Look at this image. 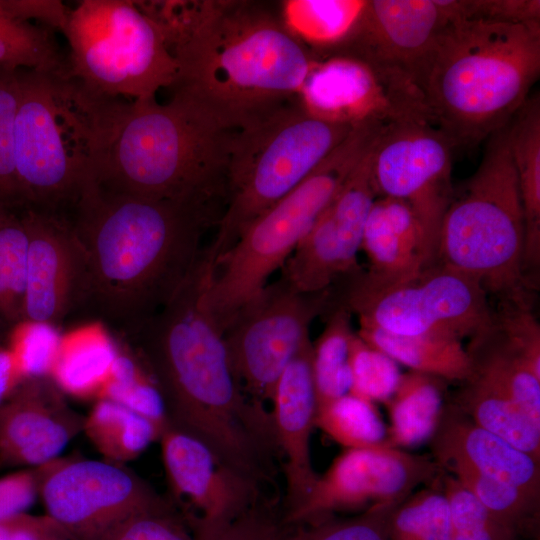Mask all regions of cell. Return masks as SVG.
<instances>
[{
    "label": "cell",
    "instance_id": "cell-1",
    "mask_svg": "<svg viewBox=\"0 0 540 540\" xmlns=\"http://www.w3.org/2000/svg\"><path fill=\"white\" fill-rule=\"evenodd\" d=\"M210 268L206 251L171 300L132 334L168 423L201 440L236 473L274 491L282 460L271 414L248 398L235 375L223 330L205 303Z\"/></svg>",
    "mask_w": 540,
    "mask_h": 540
},
{
    "label": "cell",
    "instance_id": "cell-2",
    "mask_svg": "<svg viewBox=\"0 0 540 540\" xmlns=\"http://www.w3.org/2000/svg\"><path fill=\"white\" fill-rule=\"evenodd\" d=\"M223 211L90 183L66 213L84 258L80 304L132 334L199 264Z\"/></svg>",
    "mask_w": 540,
    "mask_h": 540
},
{
    "label": "cell",
    "instance_id": "cell-3",
    "mask_svg": "<svg viewBox=\"0 0 540 540\" xmlns=\"http://www.w3.org/2000/svg\"><path fill=\"white\" fill-rule=\"evenodd\" d=\"M172 96L230 130L297 99L315 60L310 48L264 2L201 0L196 22L173 52Z\"/></svg>",
    "mask_w": 540,
    "mask_h": 540
},
{
    "label": "cell",
    "instance_id": "cell-4",
    "mask_svg": "<svg viewBox=\"0 0 540 540\" xmlns=\"http://www.w3.org/2000/svg\"><path fill=\"white\" fill-rule=\"evenodd\" d=\"M540 75V20L457 19L440 33L421 91L430 122L456 146L505 127Z\"/></svg>",
    "mask_w": 540,
    "mask_h": 540
},
{
    "label": "cell",
    "instance_id": "cell-5",
    "mask_svg": "<svg viewBox=\"0 0 540 540\" xmlns=\"http://www.w3.org/2000/svg\"><path fill=\"white\" fill-rule=\"evenodd\" d=\"M233 133L176 96L166 104L124 100L94 182L119 193L226 207Z\"/></svg>",
    "mask_w": 540,
    "mask_h": 540
},
{
    "label": "cell",
    "instance_id": "cell-6",
    "mask_svg": "<svg viewBox=\"0 0 540 540\" xmlns=\"http://www.w3.org/2000/svg\"><path fill=\"white\" fill-rule=\"evenodd\" d=\"M15 163L23 208L66 213L95 181L123 102L67 70H19ZM22 208V209H23Z\"/></svg>",
    "mask_w": 540,
    "mask_h": 540
},
{
    "label": "cell",
    "instance_id": "cell-7",
    "mask_svg": "<svg viewBox=\"0 0 540 540\" xmlns=\"http://www.w3.org/2000/svg\"><path fill=\"white\" fill-rule=\"evenodd\" d=\"M525 219L509 148V123L492 134L475 172L443 216L437 263L478 279L500 302L529 303Z\"/></svg>",
    "mask_w": 540,
    "mask_h": 540
},
{
    "label": "cell",
    "instance_id": "cell-8",
    "mask_svg": "<svg viewBox=\"0 0 540 540\" xmlns=\"http://www.w3.org/2000/svg\"><path fill=\"white\" fill-rule=\"evenodd\" d=\"M381 124H356L348 136L291 192L257 216L211 263L205 303L224 331L292 255L347 177L376 142Z\"/></svg>",
    "mask_w": 540,
    "mask_h": 540
},
{
    "label": "cell",
    "instance_id": "cell-9",
    "mask_svg": "<svg viewBox=\"0 0 540 540\" xmlns=\"http://www.w3.org/2000/svg\"><path fill=\"white\" fill-rule=\"evenodd\" d=\"M355 125L328 122L294 100L235 130L224 212L208 247L213 263L260 214L297 187Z\"/></svg>",
    "mask_w": 540,
    "mask_h": 540
},
{
    "label": "cell",
    "instance_id": "cell-10",
    "mask_svg": "<svg viewBox=\"0 0 540 540\" xmlns=\"http://www.w3.org/2000/svg\"><path fill=\"white\" fill-rule=\"evenodd\" d=\"M62 33L69 45V73L103 95L155 98L176 79L174 56L134 1H80L70 9Z\"/></svg>",
    "mask_w": 540,
    "mask_h": 540
},
{
    "label": "cell",
    "instance_id": "cell-11",
    "mask_svg": "<svg viewBox=\"0 0 540 540\" xmlns=\"http://www.w3.org/2000/svg\"><path fill=\"white\" fill-rule=\"evenodd\" d=\"M342 280L335 300L358 318L360 327L462 340L492 322L494 310L481 282L440 263L391 283L375 282L361 269Z\"/></svg>",
    "mask_w": 540,
    "mask_h": 540
},
{
    "label": "cell",
    "instance_id": "cell-12",
    "mask_svg": "<svg viewBox=\"0 0 540 540\" xmlns=\"http://www.w3.org/2000/svg\"><path fill=\"white\" fill-rule=\"evenodd\" d=\"M455 19L450 0H369L341 41L311 52L362 62L401 100L426 111L425 71L440 33Z\"/></svg>",
    "mask_w": 540,
    "mask_h": 540
},
{
    "label": "cell",
    "instance_id": "cell-13",
    "mask_svg": "<svg viewBox=\"0 0 540 540\" xmlns=\"http://www.w3.org/2000/svg\"><path fill=\"white\" fill-rule=\"evenodd\" d=\"M331 299V288L306 293L280 276L232 317L224 340L235 375L253 403L265 407L271 401L279 377Z\"/></svg>",
    "mask_w": 540,
    "mask_h": 540
},
{
    "label": "cell",
    "instance_id": "cell-14",
    "mask_svg": "<svg viewBox=\"0 0 540 540\" xmlns=\"http://www.w3.org/2000/svg\"><path fill=\"white\" fill-rule=\"evenodd\" d=\"M46 516L79 540H104L130 517L170 503L123 464L54 459L36 467Z\"/></svg>",
    "mask_w": 540,
    "mask_h": 540
},
{
    "label": "cell",
    "instance_id": "cell-15",
    "mask_svg": "<svg viewBox=\"0 0 540 540\" xmlns=\"http://www.w3.org/2000/svg\"><path fill=\"white\" fill-rule=\"evenodd\" d=\"M452 139L424 118L404 117L383 127L372 149V177L378 197L406 201L436 250L451 201Z\"/></svg>",
    "mask_w": 540,
    "mask_h": 540
},
{
    "label": "cell",
    "instance_id": "cell-16",
    "mask_svg": "<svg viewBox=\"0 0 540 540\" xmlns=\"http://www.w3.org/2000/svg\"><path fill=\"white\" fill-rule=\"evenodd\" d=\"M441 473L435 460L392 446L348 448L318 476L302 503L282 515V520L300 524L341 510L401 502L419 485L433 483Z\"/></svg>",
    "mask_w": 540,
    "mask_h": 540
},
{
    "label": "cell",
    "instance_id": "cell-17",
    "mask_svg": "<svg viewBox=\"0 0 540 540\" xmlns=\"http://www.w3.org/2000/svg\"><path fill=\"white\" fill-rule=\"evenodd\" d=\"M373 146L282 267L280 276L296 289L306 293L325 291L361 269L357 254L366 220L378 197L372 177Z\"/></svg>",
    "mask_w": 540,
    "mask_h": 540
},
{
    "label": "cell",
    "instance_id": "cell-18",
    "mask_svg": "<svg viewBox=\"0 0 540 540\" xmlns=\"http://www.w3.org/2000/svg\"><path fill=\"white\" fill-rule=\"evenodd\" d=\"M173 497L192 531L224 524L266 496H276L236 473L201 440L169 423L159 437ZM279 497V496H276Z\"/></svg>",
    "mask_w": 540,
    "mask_h": 540
},
{
    "label": "cell",
    "instance_id": "cell-19",
    "mask_svg": "<svg viewBox=\"0 0 540 540\" xmlns=\"http://www.w3.org/2000/svg\"><path fill=\"white\" fill-rule=\"evenodd\" d=\"M21 215L28 232L22 320L55 325L80 304L83 253L66 214L23 208Z\"/></svg>",
    "mask_w": 540,
    "mask_h": 540
},
{
    "label": "cell",
    "instance_id": "cell-20",
    "mask_svg": "<svg viewBox=\"0 0 540 540\" xmlns=\"http://www.w3.org/2000/svg\"><path fill=\"white\" fill-rule=\"evenodd\" d=\"M50 378L24 380L0 405V466L39 467L83 429Z\"/></svg>",
    "mask_w": 540,
    "mask_h": 540
},
{
    "label": "cell",
    "instance_id": "cell-21",
    "mask_svg": "<svg viewBox=\"0 0 540 540\" xmlns=\"http://www.w3.org/2000/svg\"><path fill=\"white\" fill-rule=\"evenodd\" d=\"M297 100L307 113L328 122L420 118L372 69L343 56L315 57Z\"/></svg>",
    "mask_w": 540,
    "mask_h": 540
},
{
    "label": "cell",
    "instance_id": "cell-22",
    "mask_svg": "<svg viewBox=\"0 0 540 540\" xmlns=\"http://www.w3.org/2000/svg\"><path fill=\"white\" fill-rule=\"evenodd\" d=\"M270 402L285 477V494L281 504L282 515H285L302 503L318 478L310 454L316 412L310 338L304 341L282 372Z\"/></svg>",
    "mask_w": 540,
    "mask_h": 540
},
{
    "label": "cell",
    "instance_id": "cell-23",
    "mask_svg": "<svg viewBox=\"0 0 540 540\" xmlns=\"http://www.w3.org/2000/svg\"><path fill=\"white\" fill-rule=\"evenodd\" d=\"M431 446L439 467L459 462L540 498V462L477 425L453 403L444 406Z\"/></svg>",
    "mask_w": 540,
    "mask_h": 540
},
{
    "label": "cell",
    "instance_id": "cell-24",
    "mask_svg": "<svg viewBox=\"0 0 540 540\" xmlns=\"http://www.w3.org/2000/svg\"><path fill=\"white\" fill-rule=\"evenodd\" d=\"M361 250L369 262L364 274L379 283L410 278L437 263L436 250L413 208L392 197L381 196L374 201Z\"/></svg>",
    "mask_w": 540,
    "mask_h": 540
},
{
    "label": "cell",
    "instance_id": "cell-25",
    "mask_svg": "<svg viewBox=\"0 0 540 540\" xmlns=\"http://www.w3.org/2000/svg\"><path fill=\"white\" fill-rule=\"evenodd\" d=\"M118 354L119 350L103 324H84L61 335L49 378L63 394L97 400Z\"/></svg>",
    "mask_w": 540,
    "mask_h": 540
},
{
    "label": "cell",
    "instance_id": "cell-26",
    "mask_svg": "<svg viewBox=\"0 0 540 540\" xmlns=\"http://www.w3.org/2000/svg\"><path fill=\"white\" fill-rule=\"evenodd\" d=\"M462 384L453 404L477 425L540 462V423L485 372L472 366Z\"/></svg>",
    "mask_w": 540,
    "mask_h": 540
},
{
    "label": "cell",
    "instance_id": "cell-27",
    "mask_svg": "<svg viewBox=\"0 0 540 540\" xmlns=\"http://www.w3.org/2000/svg\"><path fill=\"white\" fill-rule=\"evenodd\" d=\"M509 148L525 219L524 269L540 261V98L534 93L509 122Z\"/></svg>",
    "mask_w": 540,
    "mask_h": 540
},
{
    "label": "cell",
    "instance_id": "cell-28",
    "mask_svg": "<svg viewBox=\"0 0 540 540\" xmlns=\"http://www.w3.org/2000/svg\"><path fill=\"white\" fill-rule=\"evenodd\" d=\"M357 334L412 371L461 383L471 374V360L462 340L439 335H397L365 327H360Z\"/></svg>",
    "mask_w": 540,
    "mask_h": 540
},
{
    "label": "cell",
    "instance_id": "cell-29",
    "mask_svg": "<svg viewBox=\"0 0 540 540\" xmlns=\"http://www.w3.org/2000/svg\"><path fill=\"white\" fill-rule=\"evenodd\" d=\"M444 380L410 370L385 402L392 447H412L431 439L444 409Z\"/></svg>",
    "mask_w": 540,
    "mask_h": 540
},
{
    "label": "cell",
    "instance_id": "cell-30",
    "mask_svg": "<svg viewBox=\"0 0 540 540\" xmlns=\"http://www.w3.org/2000/svg\"><path fill=\"white\" fill-rule=\"evenodd\" d=\"M82 431L104 460L123 464L159 440L162 429L117 402L97 399L84 416Z\"/></svg>",
    "mask_w": 540,
    "mask_h": 540
},
{
    "label": "cell",
    "instance_id": "cell-31",
    "mask_svg": "<svg viewBox=\"0 0 540 540\" xmlns=\"http://www.w3.org/2000/svg\"><path fill=\"white\" fill-rule=\"evenodd\" d=\"M324 328L312 343V372L316 394V407L350 392L351 371L349 355L356 334L351 312L332 300L327 310Z\"/></svg>",
    "mask_w": 540,
    "mask_h": 540
},
{
    "label": "cell",
    "instance_id": "cell-32",
    "mask_svg": "<svg viewBox=\"0 0 540 540\" xmlns=\"http://www.w3.org/2000/svg\"><path fill=\"white\" fill-rule=\"evenodd\" d=\"M365 1L359 0H286L279 12L289 31L311 51L332 47L354 25Z\"/></svg>",
    "mask_w": 540,
    "mask_h": 540
},
{
    "label": "cell",
    "instance_id": "cell-33",
    "mask_svg": "<svg viewBox=\"0 0 540 540\" xmlns=\"http://www.w3.org/2000/svg\"><path fill=\"white\" fill-rule=\"evenodd\" d=\"M52 32L13 16L0 5V68L38 72L67 70V57L60 51Z\"/></svg>",
    "mask_w": 540,
    "mask_h": 540
},
{
    "label": "cell",
    "instance_id": "cell-34",
    "mask_svg": "<svg viewBox=\"0 0 540 540\" xmlns=\"http://www.w3.org/2000/svg\"><path fill=\"white\" fill-rule=\"evenodd\" d=\"M314 425L346 449L390 446L375 403L351 393L316 407Z\"/></svg>",
    "mask_w": 540,
    "mask_h": 540
},
{
    "label": "cell",
    "instance_id": "cell-35",
    "mask_svg": "<svg viewBox=\"0 0 540 540\" xmlns=\"http://www.w3.org/2000/svg\"><path fill=\"white\" fill-rule=\"evenodd\" d=\"M440 468L453 475L496 518L516 534L531 529L538 520L540 498L484 476L459 462H449Z\"/></svg>",
    "mask_w": 540,
    "mask_h": 540
},
{
    "label": "cell",
    "instance_id": "cell-36",
    "mask_svg": "<svg viewBox=\"0 0 540 540\" xmlns=\"http://www.w3.org/2000/svg\"><path fill=\"white\" fill-rule=\"evenodd\" d=\"M28 232L21 213L0 205V316L20 322L26 282Z\"/></svg>",
    "mask_w": 540,
    "mask_h": 540
},
{
    "label": "cell",
    "instance_id": "cell-37",
    "mask_svg": "<svg viewBox=\"0 0 540 540\" xmlns=\"http://www.w3.org/2000/svg\"><path fill=\"white\" fill-rule=\"evenodd\" d=\"M439 477L396 506L387 540H451L449 505Z\"/></svg>",
    "mask_w": 540,
    "mask_h": 540
},
{
    "label": "cell",
    "instance_id": "cell-38",
    "mask_svg": "<svg viewBox=\"0 0 540 540\" xmlns=\"http://www.w3.org/2000/svg\"><path fill=\"white\" fill-rule=\"evenodd\" d=\"M98 399H109L153 421L162 430L168 423L159 388L145 364L130 354L117 356Z\"/></svg>",
    "mask_w": 540,
    "mask_h": 540
},
{
    "label": "cell",
    "instance_id": "cell-39",
    "mask_svg": "<svg viewBox=\"0 0 540 540\" xmlns=\"http://www.w3.org/2000/svg\"><path fill=\"white\" fill-rule=\"evenodd\" d=\"M400 502L378 503L361 514L286 524L281 540H387L390 517Z\"/></svg>",
    "mask_w": 540,
    "mask_h": 540
},
{
    "label": "cell",
    "instance_id": "cell-40",
    "mask_svg": "<svg viewBox=\"0 0 540 540\" xmlns=\"http://www.w3.org/2000/svg\"><path fill=\"white\" fill-rule=\"evenodd\" d=\"M440 484L449 505L451 540H514L517 534L496 518L453 475L443 470Z\"/></svg>",
    "mask_w": 540,
    "mask_h": 540
},
{
    "label": "cell",
    "instance_id": "cell-41",
    "mask_svg": "<svg viewBox=\"0 0 540 540\" xmlns=\"http://www.w3.org/2000/svg\"><path fill=\"white\" fill-rule=\"evenodd\" d=\"M351 394L373 403H385L394 393L402 373L398 363L370 345L356 332L349 355Z\"/></svg>",
    "mask_w": 540,
    "mask_h": 540
},
{
    "label": "cell",
    "instance_id": "cell-42",
    "mask_svg": "<svg viewBox=\"0 0 540 540\" xmlns=\"http://www.w3.org/2000/svg\"><path fill=\"white\" fill-rule=\"evenodd\" d=\"M19 95L18 71L0 68V205L12 209L23 208L14 139Z\"/></svg>",
    "mask_w": 540,
    "mask_h": 540
},
{
    "label": "cell",
    "instance_id": "cell-43",
    "mask_svg": "<svg viewBox=\"0 0 540 540\" xmlns=\"http://www.w3.org/2000/svg\"><path fill=\"white\" fill-rule=\"evenodd\" d=\"M14 331L10 351L24 380L49 378L61 334L55 325L22 320Z\"/></svg>",
    "mask_w": 540,
    "mask_h": 540
},
{
    "label": "cell",
    "instance_id": "cell-44",
    "mask_svg": "<svg viewBox=\"0 0 540 540\" xmlns=\"http://www.w3.org/2000/svg\"><path fill=\"white\" fill-rule=\"evenodd\" d=\"M279 504L266 496L224 524L192 532L196 540H281L286 525Z\"/></svg>",
    "mask_w": 540,
    "mask_h": 540
},
{
    "label": "cell",
    "instance_id": "cell-45",
    "mask_svg": "<svg viewBox=\"0 0 540 540\" xmlns=\"http://www.w3.org/2000/svg\"><path fill=\"white\" fill-rule=\"evenodd\" d=\"M104 540H196L189 525L171 504L138 513L117 526Z\"/></svg>",
    "mask_w": 540,
    "mask_h": 540
},
{
    "label": "cell",
    "instance_id": "cell-46",
    "mask_svg": "<svg viewBox=\"0 0 540 540\" xmlns=\"http://www.w3.org/2000/svg\"><path fill=\"white\" fill-rule=\"evenodd\" d=\"M458 19H484L505 22L540 20L537 0L455 1Z\"/></svg>",
    "mask_w": 540,
    "mask_h": 540
},
{
    "label": "cell",
    "instance_id": "cell-47",
    "mask_svg": "<svg viewBox=\"0 0 540 540\" xmlns=\"http://www.w3.org/2000/svg\"><path fill=\"white\" fill-rule=\"evenodd\" d=\"M38 495L39 479L36 467L0 478V523L24 514Z\"/></svg>",
    "mask_w": 540,
    "mask_h": 540
},
{
    "label": "cell",
    "instance_id": "cell-48",
    "mask_svg": "<svg viewBox=\"0 0 540 540\" xmlns=\"http://www.w3.org/2000/svg\"><path fill=\"white\" fill-rule=\"evenodd\" d=\"M13 16L48 29L63 32L70 9L58 0H0Z\"/></svg>",
    "mask_w": 540,
    "mask_h": 540
},
{
    "label": "cell",
    "instance_id": "cell-49",
    "mask_svg": "<svg viewBox=\"0 0 540 540\" xmlns=\"http://www.w3.org/2000/svg\"><path fill=\"white\" fill-rule=\"evenodd\" d=\"M23 381L11 351L0 348V405L13 394Z\"/></svg>",
    "mask_w": 540,
    "mask_h": 540
},
{
    "label": "cell",
    "instance_id": "cell-50",
    "mask_svg": "<svg viewBox=\"0 0 540 540\" xmlns=\"http://www.w3.org/2000/svg\"><path fill=\"white\" fill-rule=\"evenodd\" d=\"M39 540H79L64 528L59 526L48 516L42 520Z\"/></svg>",
    "mask_w": 540,
    "mask_h": 540
},
{
    "label": "cell",
    "instance_id": "cell-51",
    "mask_svg": "<svg viewBox=\"0 0 540 540\" xmlns=\"http://www.w3.org/2000/svg\"><path fill=\"white\" fill-rule=\"evenodd\" d=\"M12 519L0 523V540H9Z\"/></svg>",
    "mask_w": 540,
    "mask_h": 540
}]
</instances>
